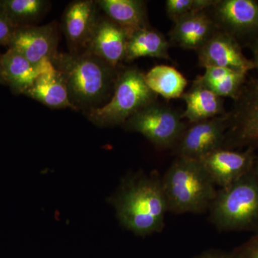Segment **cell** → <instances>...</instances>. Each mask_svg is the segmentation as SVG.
<instances>
[{
	"instance_id": "f546056e",
	"label": "cell",
	"mask_w": 258,
	"mask_h": 258,
	"mask_svg": "<svg viewBox=\"0 0 258 258\" xmlns=\"http://www.w3.org/2000/svg\"><path fill=\"white\" fill-rule=\"evenodd\" d=\"M2 57H3V55L0 53V84L6 85L4 79V76H3V66H2Z\"/></svg>"
},
{
	"instance_id": "4fadbf2b",
	"label": "cell",
	"mask_w": 258,
	"mask_h": 258,
	"mask_svg": "<svg viewBox=\"0 0 258 258\" xmlns=\"http://www.w3.org/2000/svg\"><path fill=\"white\" fill-rule=\"evenodd\" d=\"M201 67H220L247 73L254 69L252 60L244 56L242 46L233 37L218 30L197 51Z\"/></svg>"
},
{
	"instance_id": "83f0119b",
	"label": "cell",
	"mask_w": 258,
	"mask_h": 258,
	"mask_svg": "<svg viewBox=\"0 0 258 258\" xmlns=\"http://www.w3.org/2000/svg\"><path fill=\"white\" fill-rule=\"evenodd\" d=\"M247 47H248L252 52L253 57L252 61L254 66V69H257L258 71V37L251 42Z\"/></svg>"
},
{
	"instance_id": "277c9868",
	"label": "cell",
	"mask_w": 258,
	"mask_h": 258,
	"mask_svg": "<svg viewBox=\"0 0 258 258\" xmlns=\"http://www.w3.org/2000/svg\"><path fill=\"white\" fill-rule=\"evenodd\" d=\"M209 218L220 231L258 232V177L252 172L217 190Z\"/></svg>"
},
{
	"instance_id": "4316f807",
	"label": "cell",
	"mask_w": 258,
	"mask_h": 258,
	"mask_svg": "<svg viewBox=\"0 0 258 258\" xmlns=\"http://www.w3.org/2000/svg\"><path fill=\"white\" fill-rule=\"evenodd\" d=\"M194 258H238L235 252H225L219 250H208Z\"/></svg>"
},
{
	"instance_id": "d6986e66",
	"label": "cell",
	"mask_w": 258,
	"mask_h": 258,
	"mask_svg": "<svg viewBox=\"0 0 258 258\" xmlns=\"http://www.w3.org/2000/svg\"><path fill=\"white\" fill-rule=\"evenodd\" d=\"M170 42L165 35L150 25L129 35L124 61L132 62L136 59L146 57L170 60Z\"/></svg>"
},
{
	"instance_id": "3957f363",
	"label": "cell",
	"mask_w": 258,
	"mask_h": 258,
	"mask_svg": "<svg viewBox=\"0 0 258 258\" xmlns=\"http://www.w3.org/2000/svg\"><path fill=\"white\" fill-rule=\"evenodd\" d=\"M161 180L172 213H203L216 196V186L198 160L176 157Z\"/></svg>"
},
{
	"instance_id": "44dd1931",
	"label": "cell",
	"mask_w": 258,
	"mask_h": 258,
	"mask_svg": "<svg viewBox=\"0 0 258 258\" xmlns=\"http://www.w3.org/2000/svg\"><path fill=\"white\" fill-rule=\"evenodd\" d=\"M205 69V74L195 80L221 98H230L235 101L247 83V74L242 71L220 67Z\"/></svg>"
},
{
	"instance_id": "30bf717a",
	"label": "cell",
	"mask_w": 258,
	"mask_h": 258,
	"mask_svg": "<svg viewBox=\"0 0 258 258\" xmlns=\"http://www.w3.org/2000/svg\"><path fill=\"white\" fill-rule=\"evenodd\" d=\"M256 151L217 149L200 159V164L215 186L226 187L249 174L253 167Z\"/></svg>"
},
{
	"instance_id": "8992f818",
	"label": "cell",
	"mask_w": 258,
	"mask_h": 258,
	"mask_svg": "<svg viewBox=\"0 0 258 258\" xmlns=\"http://www.w3.org/2000/svg\"><path fill=\"white\" fill-rule=\"evenodd\" d=\"M182 120L181 112L156 101L130 117L123 126L142 134L159 149L173 150L187 126Z\"/></svg>"
},
{
	"instance_id": "5b68a950",
	"label": "cell",
	"mask_w": 258,
	"mask_h": 258,
	"mask_svg": "<svg viewBox=\"0 0 258 258\" xmlns=\"http://www.w3.org/2000/svg\"><path fill=\"white\" fill-rule=\"evenodd\" d=\"M157 96L148 87L144 73L138 68L119 69L111 99L104 106L86 112L87 117L100 127L123 125L132 115L157 101Z\"/></svg>"
},
{
	"instance_id": "d4e9b609",
	"label": "cell",
	"mask_w": 258,
	"mask_h": 258,
	"mask_svg": "<svg viewBox=\"0 0 258 258\" xmlns=\"http://www.w3.org/2000/svg\"><path fill=\"white\" fill-rule=\"evenodd\" d=\"M17 29L0 5V46H9Z\"/></svg>"
},
{
	"instance_id": "ac0fdd59",
	"label": "cell",
	"mask_w": 258,
	"mask_h": 258,
	"mask_svg": "<svg viewBox=\"0 0 258 258\" xmlns=\"http://www.w3.org/2000/svg\"><path fill=\"white\" fill-rule=\"evenodd\" d=\"M105 16L128 32L150 26L146 2L142 0H98Z\"/></svg>"
},
{
	"instance_id": "9c48e42d",
	"label": "cell",
	"mask_w": 258,
	"mask_h": 258,
	"mask_svg": "<svg viewBox=\"0 0 258 258\" xmlns=\"http://www.w3.org/2000/svg\"><path fill=\"white\" fill-rule=\"evenodd\" d=\"M229 126L228 115L189 123L173 152L176 157L200 160L221 149Z\"/></svg>"
},
{
	"instance_id": "7402d4cb",
	"label": "cell",
	"mask_w": 258,
	"mask_h": 258,
	"mask_svg": "<svg viewBox=\"0 0 258 258\" xmlns=\"http://www.w3.org/2000/svg\"><path fill=\"white\" fill-rule=\"evenodd\" d=\"M144 79L153 92L166 99L181 98L188 85L187 80L178 70L166 64L154 66L144 74Z\"/></svg>"
},
{
	"instance_id": "8fae6325",
	"label": "cell",
	"mask_w": 258,
	"mask_h": 258,
	"mask_svg": "<svg viewBox=\"0 0 258 258\" xmlns=\"http://www.w3.org/2000/svg\"><path fill=\"white\" fill-rule=\"evenodd\" d=\"M59 32L57 24L21 27L15 31L9 48L18 51L35 66L51 61L57 53Z\"/></svg>"
},
{
	"instance_id": "e0dca14e",
	"label": "cell",
	"mask_w": 258,
	"mask_h": 258,
	"mask_svg": "<svg viewBox=\"0 0 258 258\" xmlns=\"http://www.w3.org/2000/svg\"><path fill=\"white\" fill-rule=\"evenodd\" d=\"M186 109L181 113L183 119L189 123L211 119L227 114L221 97L205 87L196 80L193 81L189 91L183 93Z\"/></svg>"
},
{
	"instance_id": "5bb4252c",
	"label": "cell",
	"mask_w": 258,
	"mask_h": 258,
	"mask_svg": "<svg viewBox=\"0 0 258 258\" xmlns=\"http://www.w3.org/2000/svg\"><path fill=\"white\" fill-rule=\"evenodd\" d=\"M128 37L124 29L104 15L100 18L85 51L118 69L124 61Z\"/></svg>"
},
{
	"instance_id": "7c38bea8",
	"label": "cell",
	"mask_w": 258,
	"mask_h": 258,
	"mask_svg": "<svg viewBox=\"0 0 258 258\" xmlns=\"http://www.w3.org/2000/svg\"><path fill=\"white\" fill-rule=\"evenodd\" d=\"M96 1L76 0L70 3L62 18V31L70 52L86 50L101 15Z\"/></svg>"
},
{
	"instance_id": "2e32d148",
	"label": "cell",
	"mask_w": 258,
	"mask_h": 258,
	"mask_svg": "<svg viewBox=\"0 0 258 258\" xmlns=\"http://www.w3.org/2000/svg\"><path fill=\"white\" fill-rule=\"evenodd\" d=\"M5 83L13 93L23 94L31 87L37 78L55 69L52 61L35 66L14 49L9 48L2 57Z\"/></svg>"
},
{
	"instance_id": "7a4b0ae2",
	"label": "cell",
	"mask_w": 258,
	"mask_h": 258,
	"mask_svg": "<svg viewBox=\"0 0 258 258\" xmlns=\"http://www.w3.org/2000/svg\"><path fill=\"white\" fill-rule=\"evenodd\" d=\"M51 61L63 78L74 110L88 112L111 99L119 68L86 51L57 52Z\"/></svg>"
},
{
	"instance_id": "f1b7e54d",
	"label": "cell",
	"mask_w": 258,
	"mask_h": 258,
	"mask_svg": "<svg viewBox=\"0 0 258 258\" xmlns=\"http://www.w3.org/2000/svg\"><path fill=\"white\" fill-rule=\"evenodd\" d=\"M251 172L258 177V153H256L255 159H254L253 167Z\"/></svg>"
},
{
	"instance_id": "ffe728a7",
	"label": "cell",
	"mask_w": 258,
	"mask_h": 258,
	"mask_svg": "<svg viewBox=\"0 0 258 258\" xmlns=\"http://www.w3.org/2000/svg\"><path fill=\"white\" fill-rule=\"evenodd\" d=\"M24 95L49 108L74 110L70 101L66 82L55 68L40 74Z\"/></svg>"
},
{
	"instance_id": "6da1fadb",
	"label": "cell",
	"mask_w": 258,
	"mask_h": 258,
	"mask_svg": "<svg viewBox=\"0 0 258 258\" xmlns=\"http://www.w3.org/2000/svg\"><path fill=\"white\" fill-rule=\"evenodd\" d=\"M111 201L120 225L136 235L144 237L164 228L169 210L157 171L127 176Z\"/></svg>"
},
{
	"instance_id": "ba28073f",
	"label": "cell",
	"mask_w": 258,
	"mask_h": 258,
	"mask_svg": "<svg viewBox=\"0 0 258 258\" xmlns=\"http://www.w3.org/2000/svg\"><path fill=\"white\" fill-rule=\"evenodd\" d=\"M217 28L247 47L258 37V2L217 0L208 10Z\"/></svg>"
},
{
	"instance_id": "9a60e30c",
	"label": "cell",
	"mask_w": 258,
	"mask_h": 258,
	"mask_svg": "<svg viewBox=\"0 0 258 258\" xmlns=\"http://www.w3.org/2000/svg\"><path fill=\"white\" fill-rule=\"evenodd\" d=\"M174 23L169 33L171 46L196 52L219 30L208 10L192 12Z\"/></svg>"
},
{
	"instance_id": "603a6c76",
	"label": "cell",
	"mask_w": 258,
	"mask_h": 258,
	"mask_svg": "<svg viewBox=\"0 0 258 258\" xmlns=\"http://www.w3.org/2000/svg\"><path fill=\"white\" fill-rule=\"evenodd\" d=\"M0 5L17 28L38 22L50 8L46 0H1Z\"/></svg>"
},
{
	"instance_id": "52a82bcc",
	"label": "cell",
	"mask_w": 258,
	"mask_h": 258,
	"mask_svg": "<svg viewBox=\"0 0 258 258\" xmlns=\"http://www.w3.org/2000/svg\"><path fill=\"white\" fill-rule=\"evenodd\" d=\"M227 113L229 126L222 148L230 150L258 149V77L244 85Z\"/></svg>"
},
{
	"instance_id": "484cf974",
	"label": "cell",
	"mask_w": 258,
	"mask_h": 258,
	"mask_svg": "<svg viewBox=\"0 0 258 258\" xmlns=\"http://www.w3.org/2000/svg\"><path fill=\"white\" fill-rule=\"evenodd\" d=\"M233 252L238 258H258V232Z\"/></svg>"
},
{
	"instance_id": "cb8c5ba5",
	"label": "cell",
	"mask_w": 258,
	"mask_h": 258,
	"mask_svg": "<svg viewBox=\"0 0 258 258\" xmlns=\"http://www.w3.org/2000/svg\"><path fill=\"white\" fill-rule=\"evenodd\" d=\"M217 0H167L165 3L166 14L171 21L176 22L192 12L208 10L216 4Z\"/></svg>"
}]
</instances>
